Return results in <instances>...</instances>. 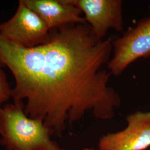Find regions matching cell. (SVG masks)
<instances>
[{"instance_id": "obj_1", "label": "cell", "mask_w": 150, "mask_h": 150, "mask_svg": "<svg viewBox=\"0 0 150 150\" xmlns=\"http://www.w3.org/2000/svg\"><path fill=\"white\" fill-rule=\"evenodd\" d=\"M113 41L97 38L87 23L51 30L48 42L33 48L0 36V67H8L15 81L11 97L59 136L67 123L90 111L97 119H112L121 102L106 69Z\"/></svg>"}, {"instance_id": "obj_2", "label": "cell", "mask_w": 150, "mask_h": 150, "mask_svg": "<svg viewBox=\"0 0 150 150\" xmlns=\"http://www.w3.org/2000/svg\"><path fill=\"white\" fill-rule=\"evenodd\" d=\"M54 134L42 121L28 117L23 103L0 106L1 143L7 150H56L59 147L51 139Z\"/></svg>"}, {"instance_id": "obj_3", "label": "cell", "mask_w": 150, "mask_h": 150, "mask_svg": "<svg viewBox=\"0 0 150 150\" xmlns=\"http://www.w3.org/2000/svg\"><path fill=\"white\" fill-rule=\"evenodd\" d=\"M0 36L22 47L33 48L48 42L50 30L42 19L20 0L14 15L0 23Z\"/></svg>"}, {"instance_id": "obj_4", "label": "cell", "mask_w": 150, "mask_h": 150, "mask_svg": "<svg viewBox=\"0 0 150 150\" xmlns=\"http://www.w3.org/2000/svg\"><path fill=\"white\" fill-rule=\"evenodd\" d=\"M112 45V56L107 69L115 76L121 75L137 59L150 57V16L113 40Z\"/></svg>"}, {"instance_id": "obj_5", "label": "cell", "mask_w": 150, "mask_h": 150, "mask_svg": "<svg viewBox=\"0 0 150 150\" xmlns=\"http://www.w3.org/2000/svg\"><path fill=\"white\" fill-rule=\"evenodd\" d=\"M127 126L99 139L100 150H145L150 147V112L137 111L126 117Z\"/></svg>"}, {"instance_id": "obj_6", "label": "cell", "mask_w": 150, "mask_h": 150, "mask_svg": "<svg viewBox=\"0 0 150 150\" xmlns=\"http://www.w3.org/2000/svg\"><path fill=\"white\" fill-rule=\"evenodd\" d=\"M97 38H106L110 29L123 30V1L121 0H72Z\"/></svg>"}, {"instance_id": "obj_7", "label": "cell", "mask_w": 150, "mask_h": 150, "mask_svg": "<svg viewBox=\"0 0 150 150\" xmlns=\"http://www.w3.org/2000/svg\"><path fill=\"white\" fill-rule=\"evenodd\" d=\"M46 24L50 30L72 23H87L72 0H23Z\"/></svg>"}, {"instance_id": "obj_8", "label": "cell", "mask_w": 150, "mask_h": 150, "mask_svg": "<svg viewBox=\"0 0 150 150\" xmlns=\"http://www.w3.org/2000/svg\"><path fill=\"white\" fill-rule=\"evenodd\" d=\"M12 88L7 80L5 73L0 69V106L11 97Z\"/></svg>"}, {"instance_id": "obj_9", "label": "cell", "mask_w": 150, "mask_h": 150, "mask_svg": "<svg viewBox=\"0 0 150 150\" xmlns=\"http://www.w3.org/2000/svg\"><path fill=\"white\" fill-rule=\"evenodd\" d=\"M82 150H95V149H93V148H87V147H85V148L83 149Z\"/></svg>"}, {"instance_id": "obj_10", "label": "cell", "mask_w": 150, "mask_h": 150, "mask_svg": "<svg viewBox=\"0 0 150 150\" xmlns=\"http://www.w3.org/2000/svg\"><path fill=\"white\" fill-rule=\"evenodd\" d=\"M64 150V149H61L60 147H59V148H58V149H56V150Z\"/></svg>"}]
</instances>
